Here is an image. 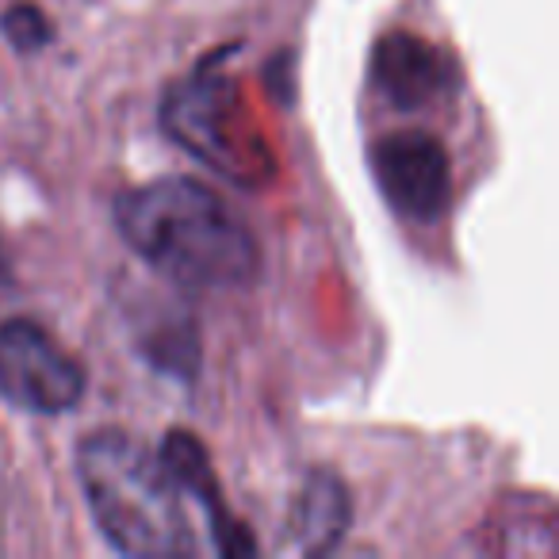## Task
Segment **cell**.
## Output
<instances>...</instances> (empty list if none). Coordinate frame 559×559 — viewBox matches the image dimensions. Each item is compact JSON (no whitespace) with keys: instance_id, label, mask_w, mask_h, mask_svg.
<instances>
[{"instance_id":"ba28073f","label":"cell","mask_w":559,"mask_h":559,"mask_svg":"<svg viewBox=\"0 0 559 559\" xmlns=\"http://www.w3.org/2000/svg\"><path fill=\"white\" fill-rule=\"evenodd\" d=\"M353 521L349 487L326 467H314L304 479V490L292 506V551L299 556H326L345 540Z\"/></svg>"},{"instance_id":"8992f818","label":"cell","mask_w":559,"mask_h":559,"mask_svg":"<svg viewBox=\"0 0 559 559\" xmlns=\"http://www.w3.org/2000/svg\"><path fill=\"white\" fill-rule=\"evenodd\" d=\"M372 85L399 111H426L460 85L456 62L414 32H391L372 50Z\"/></svg>"},{"instance_id":"5b68a950","label":"cell","mask_w":559,"mask_h":559,"mask_svg":"<svg viewBox=\"0 0 559 559\" xmlns=\"http://www.w3.org/2000/svg\"><path fill=\"white\" fill-rule=\"evenodd\" d=\"M372 173L391 211L411 223H437L452 203V162L437 134L395 131L372 146Z\"/></svg>"},{"instance_id":"52a82bcc","label":"cell","mask_w":559,"mask_h":559,"mask_svg":"<svg viewBox=\"0 0 559 559\" xmlns=\"http://www.w3.org/2000/svg\"><path fill=\"white\" fill-rule=\"evenodd\" d=\"M165 467L177 475V483L188 490V498L195 502L203 518V528H207V544H211V556H257V540L246 525L230 513L223 498V487L215 479V467H211V456L203 449V441L188 429H173L162 444Z\"/></svg>"},{"instance_id":"277c9868","label":"cell","mask_w":559,"mask_h":559,"mask_svg":"<svg viewBox=\"0 0 559 559\" xmlns=\"http://www.w3.org/2000/svg\"><path fill=\"white\" fill-rule=\"evenodd\" d=\"M85 365L66 353L50 330L32 319H9L0 326V399L9 406L58 418L85 399Z\"/></svg>"},{"instance_id":"30bf717a","label":"cell","mask_w":559,"mask_h":559,"mask_svg":"<svg viewBox=\"0 0 559 559\" xmlns=\"http://www.w3.org/2000/svg\"><path fill=\"white\" fill-rule=\"evenodd\" d=\"M9 280V261H4V249H0V284Z\"/></svg>"},{"instance_id":"9c48e42d","label":"cell","mask_w":559,"mask_h":559,"mask_svg":"<svg viewBox=\"0 0 559 559\" xmlns=\"http://www.w3.org/2000/svg\"><path fill=\"white\" fill-rule=\"evenodd\" d=\"M0 35L9 39V47L16 50V55H39V50H47L50 39H55V24H50V16L39 4L20 0V4H12V9L0 16Z\"/></svg>"},{"instance_id":"6da1fadb","label":"cell","mask_w":559,"mask_h":559,"mask_svg":"<svg viewBox=\"0 0 559 559\" xmlns=\"http://www.w3.org/2000/svg\"><path fill=\"white\" fill-rule=\"evenodd\" d=\"M116 230L139 261L188 292L249 288L257 241L203 180L162 177L116 200Z\"/></svg>"},{"instance_id":"7a4b0ae2","label":"cell","mask_w":559,"mask_h":559,"mask_svg":"<svg viewBox=\"0 0 559 559\" xmlns=\"http://www.w3.org/2000/svg\"><path fill=\"white\" fill-rule=\"evenodd\" d=\"M78 479L100 536L134 559L211 556L207 528L165 467L162 452L123 429H96L78 444Z\"/></svg>"},{"instance_id":"3957f363","label":"cell","mask_w":559,"mask_h":559,"mask_svg":"<svg viewBox=\"0 0 559 559\" xmlns=\"http://www.w3.org/2000/svg\"><path fill=\"white\" fill-rule=\"evenodd\" d=\"M238 47L215 50L203 58L188 78L169 85L162 100V131L177 142L185 154L215 169L234 185L257 188L276 173L269 142L261 139L241 108V88L226 70V58Z\"/></svg>"}]
</instances>
